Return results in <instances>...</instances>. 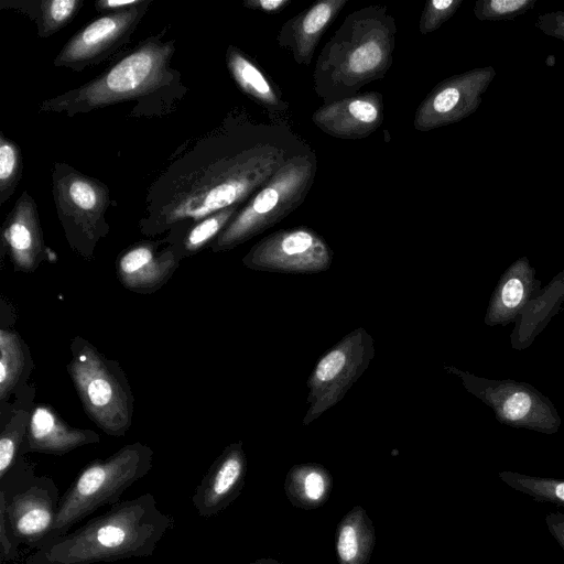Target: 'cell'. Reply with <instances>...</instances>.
Segmentation results:
<instances>
[{"mask_svg":"<svg viewBox=\"0 0 564 564\" xmlns=\"http://www.w3.org/2000/svg\"><path fill=\"white\" fill-rule=\"evenodd\" d=\"M310 145L285 122H262L235 110L184 144L149 185L139 228L176 231L243 205L293 155Z\"/></svg>","mask_w":564,"mask_h":564,"instance_id":"obj_1","label":"cell"},{"mask_svg":"<svg viewBox=\"0 0 564 564\" xmlns=\"http://www.w3.org/2000/svg\"><path fill=\"white\" fill-rule=\"evenodd\" d=\"M165 33L166 29L148 36L91 80L44 99L39 111L75 117L135 101L132 117L169 115L187 88L181 73L172 67L175 40L165 39Z\"/></svg>","mask_w":564,"mask_h":564,"instance_id":"obj_2","label":"cell"},{"mask_svg":"<svg viewBox=\"0 0 564 564\" xmlns=\"http://www.w3.org/2000/svg\"><path fill=\"white\" fill-rule=\"evenodd\" d=\"M174 525L152 494L119 501L79 528L34 550L24 564H96L153 554Z\"/></svg>","mask_w":564,"mask_h":564,"instance_id":"obj_3","label":"cell"},{"mask_svg":"<svg viewBox=\"0 0 564 564\" xmlns=\"http://www.w3.org/2000/svg\"><path fill=\"white\" fill-rule=\"evenodd\" d=\"M395 39V20L386 6L347 14L315 61L313 89L323 104L357 95L382 79L393 63Z\"/></svg>","mask_w":564,"mask_h":564,"instance_id":"obj_4","label":"cell"},{"mask_svg":"<svg viewBox=\"0 0 564 564\" xmlns=\"http://www.w3.org/2000/svg\"><path fill=\"white\" fill-rule=\"evenodd\" d=\"M152 460L153 451L135 442L87 464L61 497L53 530L45 542L67 533L99 508L118 503L123 492L151 470Z\"/></svg>","mask_w":564,"mask_h":564,"instance_id":"obj_5","label":"cell"},{"mask_svg":"<svg viewBox=\"0 0 564 564\" xmlns=\"http://www.w3.org/2000/svg\"><path fill=\"white\" fill-rule=\"evenodd\" d=\"M317 158L310 147L293 155L238 210L212 242L214 252L231 250L282 221L301 206L314 185Z\"/></svg>","mask_w":564,"mask_h":564,"instance_id":"obj_6","label":"cell"},{"mask_svg":"<svg viewBox=\"0 0 564 564\" xmlns=\"http://www.w3.org/2000/svg\"><path fill=\"white\" fill-rule=\"evenodd\" d=\"M67 369L86 414L105 433L122 436L132 424L133 395L120 366L76 338Z\"/></svg>","mask_w":564,"mask_h":564,"instance_id":"obj_7","label":"cell"},{"mask_svg":"<svg viewBox=\"0 0 564 564\" xmlns=\"http://www.w3.org/2000/svg\"><path fill=\"white\" fill-rule=\"evenodd\" d=\"M51 176L54 206L65 238L78 256L90 260L109 231V187L65 162H55Z\"/></svg>","mask_w":564,"mask_h":564,"instance_id":"obj_8","label":"cell"},{"mask_svg":"<svg viewBox=\"0 0 564 564\" xmlns=\"http://www.w3.org/2000/svg\"><path fill=\"white\" fill-rule=\"evenodd\" d=\"M51 477L36 476L20 459L0 479V517L20 546L39 549L53 530L61 500Z\"/></svg>","mask_w":564,"mask_h":564,"instance_id":"obj_9","label":"cell"},{"mask_svg":"<svg viewBox=\"0 0 564 564\" xmlns=\"http://www.w3.org/2000/svg\"><path fill=\"white\" fill-rule=\"evenodd\" d=\"M375 351L372 336L358 327L321 356L306 381L308 408L303 425L314 422L343 400L369 367Z\"/></svg>","mask_w":564,"mask_h":564,"instance_id":"obj_10","label":"cell"},{"mask_svg":"<svg viewBox=\"0 0 564 564\" xmlns=\"http://www.w3.org/2000/svg\"><path fill=\"white\" fill-rule=\"evenodd\" d=\"M445 370L460 378L467 391L490 406L500 423L544 434L558 431L556 408L530 383L482 378L452 366Z\"/></svg>","mask_w":564,"mask_h":564,"instance_id":"obj_11","label":"cell"},{"mask_svg":"<svg viewBox=\"0 0 564 564\" xmlns=\"http://www.w3.org/2000/svg\"><path fill=\"white\" fill-rule=\"evenodd\" d=\"M334 252L314 229L299 226L274 231L254 243L242 264L254 271L316 274L327 271Z\"/></svg>","mask_w":564,"mask_h":564,"instance_id":"obj_12","label":"cell"},{"mask_svg":"<svg viewBox=\"0 0 564 564\" xmlns=\"http://www.w3.org/2000/svg\"><path fill=\"white\" fill-rule=\"evenodd\" d=\"M153 0L121 12L106 13L78 30L53 59L55 67L83 72L105 62L131 40Z\"/></svg>","mask_w":564,"mask_h":564,"instance_id":"obj_13","label":"cell"},{"mask_svg":"<svg viewBox=\"0 0 564 564\" xmlns=\"http://www.w3.org/2000/svg\"><path fill=\"white\" fill-rule=\"evenodd\" d=\"M383 95L366 91L327 104L312 115L324 133L343 140H360L378 130L383 121Z\"/></svg>","mask_w":564,"mask_h":564,"instance_id":"obj_14","label":"cell"},{"mask_svg":"<svg viewBox=\"0 0 564 564\" xmlns=\"http://www.w3.org/2000/svg\"><path fill=\"white\" fill-rule=\"evenodd\" d=\"M162 241L138 242L119 256L117 273L127 289L138 293H150L162 285L175 272L184 256L176 242Z\"/></svg>","mask_w":564,"mask_h":564,"instance_id":"obj_15","label":"cell"},{"mask_svg":"<svg viewBox=\"0 0 564 564\" xmlns=\"http://www.w3.org/2000/svg\"><path fill=\"white\" fill-rule=\"evenodd\" d=\"M247 473L242 442L231 443L209 466L195 488L192 502L204 519L223 512L240 494Z\"/></svg>","mask_w":564,"mask_h":564,"instance_id":"obj_16","label":"cell"},{"mask_svg":"<svg viewBox=\"0 0 564 564\" xmlns=\"http://www.w3.org/2000/svg\"><path fill=\"white\" fill-rule=\"evenodd\" d=\"M1 239L15 271L33 272L44 259L45 245L37 206L28 191L18 197L7 215Z\"/></svg>","mask_w":564,"mask_h":564,"instance_id":"obj_17","label":"cell"},{"mask_svg":"<svg viewBox=\"0 0 564 564\" xmlns=\"http://www.w3.org/2000/svg\"><path fill=\"white\" fill-rule=\"evenodd\" d=\"M348 0H321L285 21L276 35L279 46L299 65L308 66L316 47Z\"/></svg>","mask_w":564,"mask_h":564,"instance_id":"obj_18","label":"cell"},{"mask_svg":"<svg viewBox=\"0 0 564 564\" xmlns=\"http://www.w3.org/2000/svg\"><path fill=\"white\" fill-rule=\"evenodd\" d=\"M475 100L474 76L447 78L437 84L419 104L413 119L415 130L427 132L468 115Z\"/></svg>","mask_w":564,"mask_h":564,"instance_id":"obj_19","label":"cell"},{"mask_svg":"<svg viewBox=\"0 0 564 564\" xmlns=\"http://www.w3.org/2000/svg\"><path fill=\"white\" fill-rule=\"evenodd\" d=\"M541 292V281L527 258L511 264L500 276L491 294L484 322L488 326L516 321Z\"/></svg>","mask_w":564,"mask_h":564,"instance_id":"obj_20","label":"cell"},{"mask_svg":"<svg viewBox=\"0 0 564 564\" xmlns=\"http://www.w3.org/2000/svg\"><path fill=\"white\" fill-rule=\"evenodd\" d=\"M98 442L97 433L69 426L54 409L42 404L35 406L29 417L24 451L61 456Z\"/></svg>","mask_w":564,"mask_h":564,"instance_id":"obj_21","label":"cell"},{"mask_svg":"<svg viewBox=\"0 0 564 564\" xmlns=\"http://www.w3.org/2000/svg\"><path fill=\"white\" fill-rule=\"evenodd\" d=\"M225 62L228 73L239 90L270 113L285 112L290 104L267 73L235 45L226 50Z\"/></svg>","mask_w":564,"mask_h":564,"instance_id":"obj_22","label":"cell"},{"mask_svg":"<svg viewBox=\"0 0 564 564\" xmlns=\"http://www.w3.org/2000/svg\"><path fill=\"white\" fill-rule=\"evenodd\" d=\"M83 0H3L2 10H17L36 24V33L46 39L65 28L83 7Z\"/></svg>","mask_w":564,"mask_h":564,"instance_id":"obj_23","label":"cell"},{"mask_svg":"<svg viewBox=\"0 0 564 564\" xmlns=\"http://www.w3.org/2000/svg\"><path fill=\"white\" fill-rule=\"evenodd\" d=\"M373 544L371 522L362 508L355 507L337 528L336 551L339 564H367Z\"/></svg>","mask_w":564,"mask_h":564,"instance_id":"obj_24","label":"cell"},{"mask_svg":"<svg viewBox=\"0 0 564 564\" xmlns=\"http://www.w3.org/2000/svg\"><path fill=\"white\" fill-rule=\"evenodd\" d=\"M285 489L294 505L301 508H315L327 498L332 489V476L319 464H299L290 469Z\"/></svg>","mask_w":564,"mask_h":564,"instance_id":"obj_25","label":"cell"},{"mask_svg":"<svg viewBox=\"0 0 564 564\" xmlns=\"http://www.w3.org/2000/svg\"><path fill=\"white\" fill-rule=\"evenodd\" d=\"M498 477L510 488L525 494L538 502L564 508V479L524 475L510 470L499 471Z\"/></svg>","mask_w":564,"mask_h":564,"instance_id":"obj_26","label":"cell"},{"mask_svg":"<svg viewBox=\"0 0 564 564\" xmlns=\"http://www.w3.org/2000/svg\"><path fill=\"white\" fill-rule=\"evenodd\" d=\"M25 367V350L20 336L12 330H0V398L3 401L19 383Z\"/></svg>","mask_w":564,"mask_h":564,"instance_id":"obj_27","label":"cell"},{"mask_svg":"<svg viewBox=\"0 0 564 564\" xmlns=\"http://www.w3.org/2000/svg\"><path fill=\"white\" fill-rule=\"evenodd\" d=\"M241 206L242 205H236L217 212L183 229L184 236L181 242L177 243L183 254H192L207 245L210 246Z\"/></svg>","mask_w":564,"mask_h":564,"instance_id":"obj_28","label":"cell"},{"mask_svg":"<svg viewBox=\"0 0 564 564\" xmlns=\"http://www.w3.org/2000/svg\"><path fill=\"white\" fill-rule=\"evenodd\" d=\"M22 171L20 147L0 131V205H4L14 194Z\"/></svg>","mask_w":564,"mask_h":564,"instance_id":"obj_29","label":"cell"},{"mask_svg":"<svg viewBox=\"0 0 564 564\" xmlns=\"http://www.w3.org/2000/svg\"><path fill=\"white\" fill-rule=\"evenodd\" d=\"M24 411H18L4 426L0 435V479L20 459L21 445L29 423Z\"/></svg>","mask_w":564,"mask_h":564,"instance_id":"obj_30","label":"cell"},{"mask_svg":"<svg viewBox=\"0 0 564 564\" xmlns=\"http://www.w3.org/2000/svg\"><path fill=\"white\" fill-rule=\"evenodd\" d=\"M462 1L457 0H431L426 1L422 10L419 31L426 35L437 30L458 9Z\"/></svg>","mask_w":564,"mask_h":564,"instance_id":"obj_31","label":"cell"},{"mask_svg":"<svg viewBox=\"0 0 564 564\" xmlns=\"http://www.w3.org/2000/svg\"><path fill=\"white\" fill-rule=\"evenodd\" d=\"M292 3L291 0H246L242 6L247 9L261 11L268 14H278Z\"/></svg>","mask_w":564,"mask_h":564,"instance_id":"obj_32","label":"cell"},{"mask_svg":"<svg viewBox=\"0 0 564 564\" xmlns=\"http://www.w3.org/2000/svg\"><path fill=\"white\" fill-rule=\"evenodd\" d=\"M544 520L549 532L564 551V513L561 511L549 512Z\"/></svg>","mask_w":564,"mask_h":564,"instance_id":"obj_33","label":"cell"},{"mask_svg":"<svg viewBox=\"0 0 564 564\" xmlns=\"http://www.w3.org/2000/svg\"><path fill=\"white\" fill-rule=\"evenodd\" d=\"M145 0H99L95 7L99 12L112 13L129 10L142 4Z\"/></svg>","mask_w":564,"mask_h":564,"instance_id":"obj_34","label":"cell"},{"mask_svg":"<svg viewBox=\"0 0 564 564\" xmlns=\"http://www.w3.org/2000/svg\"><path fill=\"white\" fill-rule=\"evenodd\" d=\"M527 4L523 0H494L490 2L491 10L499 14L510 13Z\"/></svg>","mask_w":564,"mask_h":564,"instance_id":"obj_35","label":"cell"},{"mask_svg":"<svg viewBox=\"0 0 564 564\" xmlns=\"http://www.w3.org/2000/svg\"><path fill=\"white\" fill-rule=\"evenodd\" d=\"M248 564H280V563L272 558H261V560H257L254 562L248 563Z\"/></svg>","mask_w":564,"mask_h":564,"instance_id":"obj_36","label":"cell"}]
</instances>
